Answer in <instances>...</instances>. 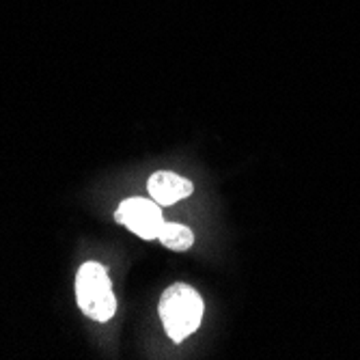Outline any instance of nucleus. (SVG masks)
Segmentation results:
<instances>
[{"instance_id": "f257e3e1", "label": "nucleus", "mask_w": 360, "mask_h": 360, "mask_svg": "<svg viewBox=\"0 0 360 360\" xmlns=\"http://www.w3.org/2000/svg\"><path fill=\"white\" fill-rule=\"evenodd\" d=\"M158 311H160L162 323H165L167 335L175 343H181L201 326L203 298L199 296V291L192 289L190 285L175 283L162 293Z\"/></svg>"}, {"instance_id": "f03ea898", "label": "nucleus", "mask_w": 360, "mask_h": 360, "mask_svg": "<svg viewBox=\"0 0 360 360\" xmlns=\"http://www.w3.org/2000/svg\"><path fill=\"white\" fill-rule=\"evenodd\" d=\"M76 298H78L80 311L95 321H108L115 315L117 300H115L108 272L102 264L89 261V264H84L78 270Z\"/></svg>"}, {"instance_id": "7ed1b4c3", "label": "nucleus", "mask_w": 360, "mask_h": 360, "mask_svg": "<svg viewBox=\"0 0 360 360\" xmlns=\"http://www.w3.org/2000/svg\"><path fill=\"white\" fill-rule=\"evenodd\" d=\"M115 218H117V222L127 226L129 231L136 233L143 240H155L162 224H165L160 205L153 199H141V196L125 199L119 205Z\"/></svg>"}, {"instance_id": "20e7f679", "label": "nucleus", "mask_w": 360, "mask_h": 360, "mask_svg": "<svg viewBox=\"0 0 360 360\" xmlns=\"http://www.w3.org/2000/svg\"><path fill=\"white\" fill-rule=\"evenodd\" d=\"M149 194L158 205H175L177 201L192 194V181L184 179L175 173L160 171L149 177Z\"/></svg>"}, {"instance_id": "39448f33", "label": "nucleus", "mask_w": 360, "mask_h": 360, "mask_svg": "<svg viewBox=\"0 0 360 360\" xmlns=\"http://www.w3.org/2000/svg\"><path fill=\"white\" fill-rule=\"evenodd\" d=\"M158 240L165 244L167 248L175 250V252H184L194 244V233L188 226L177 224V222H165L158 233Z\"/></svg>"}]
</instances>
